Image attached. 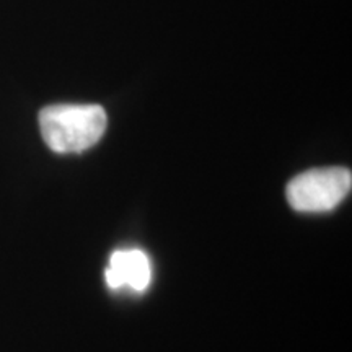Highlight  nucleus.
<instances>
[{"instance_id": "1", "label": "nucleus", "mask_w": 352, "mask_h": 352, "mask_svg": "<svg viewBox=\"0 0 352 352\" xmlns=\"http://www.w3.org/2000/svg\"><path fill=\"white\" fill-rule=\"evenodd\" d=\"M107 111L100 104H51L39 111V131L56 153H80L103 138Z\"/></svg>"}, {"instance_id": "2", "label": "nucleus", "mask_w": 352, "mask_h": 352, "mask_svg": "<svg viewBox=\"0 0 352 352\" xmlns=\"http://www.w3.org/2000/svg\"><path fill=\"white\" fill-rule=\"evenodd\" d=\"M352 188L351 170L342 166L314 168L290 179L285 196L297 212L320 214L336 209L349 196Z\"/></svg>"}, {"instance_id": "3", "label": "nucleus", "mask_w": 352, "mask_h": 352, "mask_svg": "<svg viewBox=\"0 0 352 352\" xmlns=\"http://www.w3.org/2000/svg\"><path fill=\"white\" fill-rule=\"evenodd\" d=\"M104 279L113 290L131 289L144 292L152 283L151 259L140 250H118L109 258Z\"/></svg>"}]
</instances>
